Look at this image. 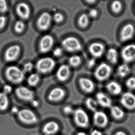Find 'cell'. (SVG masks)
Returning <instances> with one entry per match:
<instances>
[{"mask_svg": "<svg viewBox=\"0 0 135 135\" xmlns=\"http://www.w3.org/2000/svg\"><path fill=\"white\" fill-rule=\"evenodd\" d=\"M96 64V60L94 58H91L88 61L87 63L88 67L89 68H92Z\"/></svg>", "mask_w": 135, "mask_h": 135, "instance_id": "b9f144b4", "label": "cell"}, {"mask_svg": "<svg viewBox=\"0 0 135 135\" xmlns=\"http://www.w3.org/2000/svg\"><path fill=\"white\" fill-rule=\"evenodd\" d=\"M40 76L37 73H32L30 75L27 79V83L31 87H35L39 83Z\"/></svg>", "mask_w": 135, "mask_h": 135, "instance_id": "4316f807", "label": "cell"}, {"mask_svg": "<svg viewBox=\"0 0 135 135\" xmlns=\"http://www.w3.org/2000/svg\"><path fill=\"white\" fill-rule=\"evenodd\" d=\"M5 76L8 80L15 84L23 82L25 79V73L23 70L16 66H11L6 69Z\"/></svg>", "mask_w": 135, "mask_h": 135, "instance_id": "6da1fadb", "label": "cell"}, {"mask_svg": "<svg viewBox=\"0 0 135 135\" xmlns=\"http://www.w3.org/2000/svg\"><path fill=\"white\" fill-rule=\"evenodd\" d=\"M86 2L89 3V4H93L95 2V1H86Z\"/></svg>", "mask_w": 135, "mask_h": 135, "instance_id": "c3c4849f", "label": "cell"}, {"mask_svg": "<svg viewBox=\"0 0 135 135\" xmlns=\"http://www.w3.org/2000/svg\"><path fill=\"white\" fill-rule=\"evenodd\" d=\"M61 45L64 49L70 52H79L82 48V45L79 40L73 37L65 38L62 41Z\"/></svg>", "mask_w": 135, "mask_h": 135, "instance_id": "8992f818", "label": "cell"}, {"mask_svg": "<svg viewBox=\"0 0 135 135\" xmlns=\"http://www.w3.org/2000/svg\"><path fill=\"white\" fill-rule=\"evenodd\" d=\"M70 68L67 65L60 66L56 72V76L58 80L61 82L66 81L69 78L70 75Z\"/></svg>", "mask_w": 135, "mask_h": 135, "instance_id": "44dd1931", "label": "cell"}, {"mask_svg": "<svg viewBox=\"0 0 135 135\" xmlns=\"http://www.w3.org/2000/svg\"><path fill=\"white\" fill-rule=\"evenodd\" d=\"M8 11V6L7 2L3 0H0V13H4Z\"/></svg>", "mask_w": 135, "mask_h": 135, "instance_id": "836d02e7", "label": "cell"}, {"mask_svg": "<svg viewBox=\"0 0 135 135\" xmlns=\"http://www.w3.org/2000/svg\"><path fill=\"white\" fill-rule=\"evenodd\" d=\"M7 22V18L3 16H0V30L3 29L5 26Z\"/></svg>", "mask_w": 135, "mask_h": 135, "instance_id": "f35d334b", "label": "cell"}, {"mask_svg": "<svg viewBox=\"0 0 135 135\" xmlns=\"http://www.w3.org/2000/svg\"><path fill=\"white\" fill-rule=\"evenodd\" d=\"M76 135H87L86 133H85L84 132H78Z\"/></svg>", "mask_w": 135, "mask_h": 135, "instance_id": "7dc6e473", "label": "cell"}, {"mask_svg": "<svg viewBox=\"0 0 135 135\" xmlns=\"http://www.w3.org/2000/svg\"><path fill=\"white\" fill-rule=\"evenodd\" d=\"M63 50L60 47H57L54 49L53 51V54L54 56L56 57H60L63 54Z\"/></svg>", "mask_w": 135, "mask_h": 135, "instance_id": "74e56055", "label": "cell"}, {"mask_svg": "<svg viewBox=\"0 0 135 135\" xmlns=\"http://www.w3.org/2000/svg\"><path fill=\"white\" fill-rule=\"evenodd\" d=\"M107 90L111 94L117 95L120 94L122 91L121 86L115 81H111L106 85Z\"/></svg>", "mask_w": 135, "mask_h": 135, "instance_id": "7402d4cb", "label": "cell"}, {"mask_svg": "<svg viewBox=\"0 0 135 135\" xmlns=\"http://www.w3.org/2000/svg\"><path fill=\"white\" fill-rule=\"evenodd\" d=\"M122 60L126 64L135 60V44H131L125 46L122 50Z\"/></svg>", "mask_w": 135, "mask_h": 135, "instance_id": "9c48e42d", "label": "cell"}, {"mask_svg": "<svg viewBox=\"0 0 135 135\" xmlns=\"http://www.w3.org/2000/svg\"><path fill=\"white\" fill-rule=\"evenodd\" d=\"M65 95L64 90L60 88H56L52 90L48 95V99L52 102H58L62 100Z\"/></svg>", "mask_w": 135, "mask_h": 135, "instance_id": "e0dca14e", "label": "cell"}, {"mask_svg": "<svg viewBox=\"0 0 135 135\" xmlns=\"http://www.w3.org/2000/svg\"><path fill=\"white\" fill-rule=\"evenodd\" d=\"M52 20V16L49 13L43 12L38 19L37 22L38 28L42 31L47 30L51 26Z\"/></svg>", "mask_w": 135, "mask_h": 135, "instance_id": "8fae6325", "label": "cell"}, {"mask_svg": "<svg viewBox=\"0 0 135 135\" xmlns=\"http://www.w3.org/2000/svg\"><path fill=\"white\" fill-rule=\"evenodd\" d=\"M114 135H127V134H126V133L123 132V131H119L117 132Z\"/></svg>", "mask_w": 135, "mask_h": 135, "instance_id": "f6af8a7d", "label": "cell"}, {"mask_svg": "<svg viewBox=\"0 0 135 135\" xmlns=\"http://www.w3.org/2000/svg\"><path fill=\"white\" fill-rule=\"evenodd\" d=\"M90 135H103L102 133L100 130L94 129L91 131Z\"/></svg>", "mask_w": 135, "mask_h": 135, "instance_id": "7bdbcfd3", "label": "cell"}, {"mask_svg": "<svg viewBox=\"0 0 135 135\" xmlns=\"http://www.w3.org/2000/svg\"><path fill=\"white\" fill-rule=\"evenodd\" d=\"M126 87L130 90H135V77L129 78L126 83Z\"/></svg>", "mask_w": 135, "mask_h": 135, "instance_id": "d6a6232c", "label": "cell"}, {"mask_svg": "<svg viewBox=\"0 0 135 135\" xmlns=\"http://www.w3.org/2000/svg\"><path fill=\"white\" fill-rule=\"evenodd\" d=\"M19 110L16 107H14L13 109H12V113H16L18 114Z\"/></svg>", "mask_w": 135, "mask_h": 135, "instance_id": "bcb514c9", "label": "cell"}, {"mask_svg": "<svg viewBox=\"0 0 135 135\" xmlns=\"http://www.w3.org/2000/svg\"><path fill=\"white\" fill-rule=\"evenodd\" d=\"M96 100L98 105L103 108H110L112 106L111 99L103 92H98L96 94Z\"/></svg>", "mask_w": 135, "mask_h": 135, "instance_id": "ac0fdd59", "label": "cell"}, {"mask_svg": "<svg viewBox=\"0 0 135 135\" xmlns=\"http://www.w3.org/2000/svg\"><path fill=\"white\" fill-rule=\"evenodd\" d=\"M75 124L80 128H86L89 125V116L85 110L82 109L75 110L73 114Z\"/></svg>", "mask_w": 135, "mask_h": 135, "instance_id": "277c9868", "label": "cell"}, {"mask_svg": "<svg viewBox=\"0 0 135 135\" xmlns=\"http://www.w3.org/2000/svg\"><path fill=\"white\" fill-rule=\"evenodd\" d=\"M54 44L53 38L49 35L44 36L41 39L39 44V49L43 53L48 52L51 50Z\"/></svg>", "mask_w": 135, "mask_h": 135, "instance_id": "4fadbf2b", "label": "cell"}, {"mask_svg": "<svg viewBox=\"0 0 135 135\" xmlns=\"http://www.w3.org/2000/svg\"><path fill=\"white\" fill-rule=\"evenodd\" d=\"M56 65L55 61L50 57H43L39 60L36 64V68L38 72L46 74L50 72Z\"/></svg>", "mask_w": 135, "mask_h": 135, "instance_id": "3957f363", "label": "cell"}, {"mask_svg": "<svg viewBox=\"0 0 135 135\" xmlns=\"http://www.w3.org/2000/svg\"><path fill=\"white\" fill-rule=\"evenodd\" d=\"M85 104L88 109L94 113L97 111L98 104L96 99L91 98H88L85 101Z\"/></svg>", "mask_w": 135, "mask_h": 135, "instance_id": "83f0119b", "label": "cell"}, {"mask_svg": "<svg viewBox=\"0 0 135 135\" xmlns=\"http://www.w3.org/2000/svg\"><path fill=\"white\" fill-rule=\"evenodd\" d=\"M98 15V12L96 9H91L89 12V16L91 18H95Z\"/></svg>", "mask_w": 135, "mask_h": 135, "instance_id": "60d3db41", "label": "cell"}, {"mask_svg": "<svg viewBox=\"0 0 135 135\" xmlns=\"http://www.w3.org/2000/svg\"><path fill=\"white\" fill-rule=\"evenodd\" d=\"M31 104L34 107H37L39 105V102L37 99H35Z\"/></svg>", "mask_w": 135, "mask_h": 135, "instance_id": "ee69618b", "label": "cell"}, {"mask_svg": "<svg viewBox=\"0 0 135 135\" xmlns=\"http://www.w3.org/2000/svg\"><path fill=\"white\" fill-rule=\"evenodd\" d=\"M135 29L133 25L129 24L125 25L122 30L120 35L121 41L126 42L131 40L134 36Z\"/></svg>", "mask_w": 135, "mask_h": 135, "instance_id": "5bb4252c", "label": "cell"}, {"mask_svg": "<svg viewBox=\"0 0 135 135\" xmlns=\"http://www.w3.org/2000/svg\"><path fill=\"white\" fill-rule=\"evenodd\" d=\"M9 98L8 95L2 92L0 93V110L4 111L7 109L9 107Z\"/></svg>", "mask_w": 135, "mask_h": 135, "instance_id": "484cf974", "label": "cell"}, {"mask_svg": "<svg viewBox=\"0 0 135 135\" xmlns=\"http://www.w3.org/2000/svg\"><path fill=\"white\" fill-rule=\"evenodd\" d=\"M60 126L57 122L51 121L47 122L42 128V132L45 135H53L58 132Z\"/></svg>", "mask_w": 135, "mask_h": 135, "instance_id": "ffe728a7", "label": "cell"}, {"mask_svg": "<svg viewBox=\"0 0 135 135\" xmlns=\"http://www.w3.org/2000/svg\"><path fill=\"white\" fill-rule=\"evenodd\" d=\"M12 90V88L11 85L9 84H6L4 85L3 87V91L5 94L8 95V94L11 93Z\"/></svg>", "mask_w": 135, "mask_h": 135, "instance_id": "ab89813d", "label": "cell"}, {"mask_svg": "<svg viewBox=\"0 0 135 135\" xmlns=\"http://www.w3.org/2000/svg\"><path fill=\"white\" fill-rule=\"evenodd\" d=\"M121 105L127 109L132 110L135 109V95L130 91L125 92L120 99Z\"/></svg>", "mask_w": 135, "mask_h": 135, "instance_id": "ba28073f", "label": "cell"}, {"mask_svg": "<svg viewBox=\"0 0 135 135\" xmlns=\"http://www.w3.org/2000/svg\"><path fill=\"white\" fill-rule=\"evenodd\" d=\"M21 49L18 45H15L7 49L4 54L5 60L8 62L14 61L18 57Z\"/></svg>", "mask_w": 135, "mask_h": 135, "instance_id": "7c38bea8", "label": "cell"}, {"mask_svg": "<svg viewBox=\"0 0 135 135\" xmlns=\"http://www.w3.org/2000/svg\"><path fill=\"white\" fill-rule=\"evenodd\" d=\"M16 96L23 102L32 103L36 99L34 92L27 87L20 86L16 90Z\"/></svg>", "mask_w": 135, "mask_h": 135, "instance_id": "5b68a950", "label": "cell"}, {"mask_svg": "<svg viewBox=\"0 0 135 135\" xmlns=\"http://www.w3.org/2000/svg\"><path fill=\"white\" fill-rule=\"evenodd\" d=\"M131 72V69L128 64L124 63L119 65L117 69V75L120 78L128 76Z\"/></svg>", "mask_w": 135, "mask_h": 135, "instance_id": "cb8c5ba5", "label": "cell"}, {"mask_svg": "<svg viewBox=\"0 0 135 135\" xmlns=\"http://www.w3.org/2000/svg\"><path fill=\"white\" fill-rule=\"evenodd\" d=\"M17 116L20 121L26 124H34L37 123L38 120L35 113L29 109L20 110L19 111Z\"/></svg>", "mask_w": 135, "mask_h": 135, "instance_id": "7a4b0ae2", "label": "cell"}, {"mask_svg": "<svg viewBox=\"0 0 135 135\" xmlns=\"http://www.w3.org/2000/svg\"><path fill=\"white\" fill-rule=\"evenodd\" d=\"M34 66L31 62H27L24 64L23 66V71L24 73H29L31 72L33 69Z\"/></svg>", "mask_w": 135, "mask_h": 135, "instance_id": "e575fe53", "label": "cell"}, {"mask_svg": "<svg viewBox=\"0 0 135 135\" xmlns=\"http://www.w3.org/2000/svg\"><path fill=\"white\" fill-rule=\"evenodd\" d=\"M90 53L95 58H99L103 55L105 51L104 45L99 42H94L89 46Z\"/></svg>", "mask_w": 135, "mask_h": 135, "instance_id": "9a60e30c", "label": "cell"}, {"mask_svg": "<svg viewBox=\"0 0 135 135\" xmlns=\"http://www.w3.org/2000/svg\"><path fill=\"white\" fill-rule=\"evenodd\" d=\"M53 19L55 22L57 23H60L64 20V17L62 14L57 12L54 14L53 16Z\"/></svg>", "mask_w": 135, "mask_h": 135, "instance_id": "d590c367", "label": "cell"}, {"mask_svg": "<svg viewBox=\"0 0 135 135\" xmlns=\"http://www.w3.org/2000/svg\"><path fill=\"white\" fill-rule=\"evenodd\" d=\"M79 84L82 90L87 93L93 92L95 88V85L93 81L85 77H82L79 79Z\"/></svg>", "mask_w": 135, "mask_h": 135, "instance_id": "2e32d148", "label": "cell"}, {"mask_svg": "<svg viewBox=\"0 0 135 135\" xmlns=\"http://www.w3.org/2000/svg\"><path fill=\"white\" fill-rule=\"evenodd\" d=\"M81 63V59L78 55H73L70 57L69 60V63L72 67H77Z\"/></svg>", "mask_w": 135, "mask_h": 135, "instance_id": "f546056e", "label": "cell"}, {"mask_svg": "<svg viewBox=\"0 0 135 135\" xmlns=\"http://www.w3.org/2000/svg\"><path fill=\"white\" fill-rule=\"evenodd\" d=\"M110 113L113 118L121 120L124 117L125 113L122 108L118 106H112L110 108Z\"/></svg>", "mask_w": 135, "mask_h": 135, "instance_id": "603a6c76", "label": "cell"}, {"mask_svg": "<svg viewBox=\"0 0 135 135\" xmlns=\"http://www.w3.org/2000/svg\"><path fill=\"white\" fill-rule=\"evenodd\" d=\"M89 23V18L88 15L84 14L81 15L78 20V24L82 28H85Z\"/></svg>", "mask_w": 135, "mask_h": 135, "instance_id": "f1b7e54d", "label": "cell"}, {"mask_svg": "<svg viewBox=\"0 0 135 135\" xmlns=\"http://www.w3.org/2000/svg\"><path fill=\"white\" fill-rule=\"evenodd\" d=\"M111 10L113 12L116 14L119 13L122 8V3L119 1H114L111 4Z\"/></svg>", "mask_w": 135, "mask_h": 135, "instance_id": "4dcf8cb0", "label": "cell"}, {"mask_svg": "<svg viewBox=\"0 0 135 135\" xmlns=\"http://www.w3.org/2000/svg\"><path fill=\"white\" fill-rule=\"evenodd\" d=\"M93 122L97 127L104 128L108 125L109 118L105 113L101 110H97L93 115Z\"/></svg>", "mask_w": 135, "mask_h": 135, "instance_id": "30bf717a", "label": "cell"}, {"mask_svg": "<svg viewBox=\"0 0 135 135\" xmlns=\"http://www.w3.org/2000/svg\"><path fill=\"white\" fill-rule=\"evenodd\" d=\"M112 72V69L110 66L106 64H100L95 71L94 75L97 80L103 81L106 80L110 76Z\"/></svg>", "mask_w": 135, "mask_h": 135, "instance_id": "52a82bcc", "label": "cell"}, {"mask_svg": "<svg viewBox=\"0 0 135 135\" xmlns=\"http://www.w3.org/2000/svg\"><path fill=\"white\" fill-rule=\"evenodd\" d=\"M118 52L114 48H110L107 51L106 58L107 60L113 64H116L118 62Z\"/></svg>", "mask_w": 135, "mask_h": 135, "instance_id": "d4e9b609", "label": "cell"}, {"mask_svg": "<svg viewBox=\"0 0 135 135\" xmlns=\"http://www.w3.org/2000/svg\"><path fill=\"white\" fill-rule=\"evenodd\" d=\"M75 110L73 109L72 107L70 105H67L64 107L63 111L64 113L67 115H71L74 113Z\"/></svg>", "mask_w": 135, "mask_h": 135, "instance_id": "8d00e7d4", "label": "cell"}, {"mask_svg": "<svg viewBox=\"0 0 135 135\" xmlns=\"http://www.w3.org/2000/svg\"><path fill=\"white\" fill-rule=\"evenodd\" d=\"M16 12L19 17L22 20L28 19L30 16V9L26 3H20L18 4L16 8Z\"/></svg>", "mask_w": 135, "mask_h": 135, "instance_id": "d6986e66", "label": "cell"}, {"mask_svg": "<svg viewBox=\"0 0 135 135\" xmlns=\"http://www.w3.org/2000/svg\"><path fill=\"white\" fill-rule=\"evenodd\" d=\"M25 24L22 20H18L16 23L15 26V30L17 33H21L25 29Z\"/></svg>", "mask_w": 135, "mask_h": 135, "instance_id": "1f68e13d", "label": "cell"}]
</instances>
